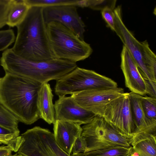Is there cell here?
<instances>
[{
    "label": "cell",
    "mask_w": 156,
    "mask_h": 156,
    "mask_svg": "<svg viewBox=\"0 0 156 156\" xmlns=\"http://www.w3.org/2000/svg\"><path fill=\"white\" fill-rule=\"evenodd\" d=\"M42 84L8 73L0 78V102L20 121L33 124L40 119L37 107Z\"/></svg>",
    "instance_id": "6da1fadb"
},
{
    "label": "cell",
    "mask_w": 156,
    "mask_h": 156,
    "mask_svg": "<svg viewBox=\"0 0 156 156\" xmlns=\"http://www.w3.org/2000/svg\"><path fill=\"white\" fill-rule=\"evenodd\" d=\"M16 27L17 35L11 48L16 54L33 61L53 58L49 44L42 7H30L25 17Z\"/></svg>",
    "instance_id": "7a4b0ae2"
},
{
    "label": "cell",
    "mask_w": 156,
    "mask_h": 156,
    "mask_svg": "<svg viewBox=\"0 0 156 156\" xmlns=\"http://www.w3.org/2000/svg\"><path fill=\"white\" fill-rule=\"evenodd\" d=\"M1 66L5 73L27 78L42 84L58 80L77 67L76 63L53 58L42 61H33L16 54L11 48L2 53Z\"/></svg>",
    "instance_id": "3957f363"
},
{
    "label": "cell",
    "mask_w": 156,
    "mask_h": 156,
    "mask_svg": "<svg viewBox=\"0 0 156 156\" xmlns=\"http://www.w3.org/2000/svg\"><path fill=\"white\" fill-rule=\"evenodd\" d=\"M50 51L53 58L76 63L89 57L93 50L90 44L61 24H46Z\"/></svg>",
    "instance_id": "277c9868"
},
{
    "label": "cell",
    "mask_w": 156,
    "mask_h": 156,
    "mask_svg": "<svg viewBox=\"0 0 156 156\" xmlns=\"http://www.w3.org/2000/svg\"><path fill=\"white\" fill-rule=\"evenodd\" d=\"M114 12V32L134 60L144 79L156 82V55L147 41H138L126 27L122 19L121 5L115 8Z\"/></svg>",
    "instance_id": "5b68a950"
},
{
    "label": "cell",
    "mask_w": 156,
    "mask_h": 156,
    "mask_svg": "<svg viewBox=\"0 0 156 156\" xmlns=\"http://www.w3.org/2000/svg\"><path fill=\"white\" fill-rule=\"evenodd\" d=\"M117 83L95 71L77 67L56 80L55 92L58 97L83 91L117 88Z\"/></svg>",
    "instance_id": "8992f818"
},
{
    "label": "cell",
    "mask_w": 156,
    "mask_h": 156,
    "mask_svg": "<svg viewBox=\"0 0 156 156\" xmlns=\"http://www.w3.org/2000/svg\"><path fill=\"white\" fill-rule=\"evenodd\" d=\"M82 128L81 136L86 144L84 153L116 146H131L130 139L122 136L98 115Z\"/></svg>",
    "instance_id": "52a82bcc"
},
{
    "label": "cell",
    "mask_w": 156,
    "mask_h": 156,
    "mask_svg": "<svg viewBox=\"0 0 156 156\" xmlns=\"http://www.w3.org/2000/svg\"><path fill=\"white\" fill-rule=\"evenodd\" d=\"M98 116L102 117L124 137L131 139L135 134L136 127L133 118L129 93L111 101L101 111Z\"/></svg>",
    "instance_id": "ba28073f"
},
{
    "label": "cell",
    "mask_w": 156,
    "mask_h": 156,
    "mask_svg": "<svg viewBox=\"0 0 156 156\" xmlns=\"http://www.w3.org/2000/svg\"><path fill=\"white\" fill-rule=\"evenodd\" d=\"M76 6L62 5L42 8L46 24L51 22L59 23L84 40L85 25L79 16Z\"/></svg>",
    "instance_id": "9c48e42d"
},
{
    "label": "cell",
    "mask_w": 156,
    "mask_h": 156,
    "mask_svg": "<svg viewBox=\"0 0 156 156\" xmlns=\"http://www.w3.org/2000/svg\"><path fill=\"white\" fill-rule=\"evenodd\" d=\"M124 93L123 88L117 87L86 90L73 93L70 96L81 107L98 115L105 106Z\"/></svg>",
    "instance_id": "30bf717a"
},
{
    "label": "cell",
    "mask_w": 156,
    "mask_h": 156,
    "mask_svg": "<svg viewBox=\"0 0 156 156\" xmlns=\"http://www.w3.org/2000/svg\"><path fill=\"white\" fill-rule=\"evenodd\" d=\"M58 97L54 104L55 120L80 125L89 123L97 115L79 105L71 96Z\"/></svg>",
    "instance_id": "8fae6325"
},
{
    "label": "cell",
    "mask_w": 156,
    "mask_h": 156,
    "mask_svg": "<svg viewBox=\"0 0 156 156\" xmlns=\"http://www.w3.org/2000/svg\"><path fill=\"white\" fill-rule=\"evenodd\" d=\"M121 68L125 85L131 92L143 96L147 94L145 80L140 73L131 55L124 45L121 54Z\"/></svg>",
    "instance_id": "7c38bea8"
},
{
    "label": "cell",
    "mask_w": 156,
    "mask_h": 156,
    "mask_svg": "<svg viewBox=\"0 0 156 156\" xmlns=\"http://www.w3.org/2000/svg\"><path fill=\"white\" fill-rule=\"evenodd\" d=\"M53 124V134L56 143L70 155L75 140L81 136L82 127L77 123L58 120H55Z\"/></svg>",
    "instance_id": "4fadbf2b"
},
{
    "label": "cell",
    "mask_w": 156,
    "mask_h": 156,
    "mask_svg": "<svg viewBox=\"0 0 156 156\" xmlns=\"http://www.w3.org/2000/svg\"><path fill=\"white\" fill-rule=\"evenodd\" d=\"M20 137L18 154L23 156H49L41 143L36 126L27 130Z\"/></svg>",
    "instance_id": "5bb4252c"
},
{
    "label": "cell",
    "mask_w": 156,
    "mask_h": 156,
    "mask_svg": "<svg viewBox=\"0 0 156 156\" xmlns=\"http://www.w3.org/2000/svg\"><path fill=\"white\" fill-rule=\"evenodd\" d=\"M156 136L143 132L134 134L130 139L132 150L129 156H156Z\"/></svg>",
    "instance_id": "9a60e30c"
},
{
    "label": "cell",
    "mask_w": 156,
    "mask_h": 156,
    "mask_svg": "<svg viewBox=\"0 0 156 156\" xmlns=\"http://www.w3.org/2000/svg\"><path fill=\"white\" fill-rule=\"evenodd\" d=\"M132 115L136 127L135 134L145 132L156 136V125L150 122L146 117L141 102V95L129 93Z\"/></svg>",
    "instance_id": "2e32d148"
},
{
    "label": "cell",
    "mask_w": 156,
    "mask_h": 156,
    "mask_svg": "<svg viewBox=\"0 0 156 156\" xmlns=\"http://www.w3.org/2000/svg\"><path fill=\"white\" fill-rule=\"evenodd\" d=\"M53 97L50 84H42L39 93L38 109L40 118L49 124H54L55 120Z\"/></svg>",
    "instance_id": "e0dca14e"
},
{
    "label": "cell",
    "mask_w": 156,
    "mask_h": 156,
    "mask_svg": "<svg viewBox=\"0 0 156 156\" xmlns=\"http://www.w3.org/2000/svg\"><path fill=\"white\" fill-rule=\"evenodd\" d=\"M36 127L41 143L49 156H70L57 145L53 133L48 129L40 126Z\"/></svg>",
    "instance_id": "ac0fdd59"
},
{
    "label": "cell",
    "mask_w": 156,
    "mask_h": 156,
    "mask_svg": "<svg viewBox=\"0 0 156 156\" xmlns=\"http://www.w3.org/2000/svg\"><path fill=\"white\" fill-rule=\"evenodd\" d=\"M29 8L24 0H14L9 12L6 25L16 27L23 20Z\"/></svg>",
    "instance_id": "d6986e66"
},
{
    "label": "cell",
    "mask_w": 156,
    "mask_h": 156,
    "mask_svg": "<svg viewBox=\"0 0 156 156\" xmlns=\"http://www.w3.org/2000/svg\"><path fill=\"white\" fill-rule=\"evenodd\" d=\"M29 6L42 8L62 5H72L82 8L83 0H24Z\"/></svg>",
    "instance_id": "ffe728a7"
},
{
    "label": "cell",
    "mask_w": 156,
    "mask_h": 156,
    "mask_svg": "<svg viewBox=\"0 0 156 156\" xmlns=\"http://www.w3.org/2000/svg\"><path fill=\"white\" fill-rule=\"evenodd\" d=\"M132 147L116 146L84 153L85 156H129Z\"/></svg>",
    "instance_id": "44dd1931"
},
{
    "label": "cell",
    "mask_w": 156,
    "mask_h": 156,
    "mask_svg": "<svg viewBox=\"0 0 156 156\" xmlns=\"http://www.w3.org/2000/svg\"><path fill=\"white\" fill-rule=\"evenodd\" d=\"M142 107L147 119L156 125V98L150 96H140Z\"/></svg>",
    "instance_id": "7402d4cb"
},
{
    "label": "cell",
    "mask_w": 156,
    "mask_h": 156,
    "mask_svg": "<svg viewBox=\"0 0 156 156\" xmlns=\"http://www.w3.org/2000/svg\"><path fill=\"white\" fill-rule=\"evenodd\" d=\"M17 118L0 102V125L10 130L20 132Z\"/></svg>",
    "instance_id": "603a6c76"
},
{
    "label": "cell",
    "mask_w": 156,
    "mask_h": 156,
    "mask_svg": "<svg viewBox=\"0 0 156 156\" xmlns=\"http://www.w3.org/2000/svg\"><path fill=\"white\" fill-rule=\"evenodd\" d=\"M15 36L12 29L0 30V51L5 50L15 41Z\"/></svg>",
    "instance_id": "cb8c5ba5"
},
{
    "label": "cell",
    "mask_w": 156,
    "mask_h": 156,
    "mask_svg": "<svg viewBox=\"0 0 156 156\" xmlns=\"http://www.w3.org/2000/svg\"><path fill=\"white\" fill-rule=\"evenodd\" d=\"M116 0H85V7L94 10H101L106 6L115 8Z\"/></svg>",
    "instance_id": "d4e9b609"
},
{
    "label": "cell",
    "mask_w": 156,
    "mask_h": 156,
    "mask_svg": "<svg viewBox=\"0 0 156 156\" xmlns=\"http://www.w3.org/2000/svg\"><path fill=\"white\" fill-rule=\"evenodd\" d=\"M14 0H0V29L7 24L10 7Z\"/></svg>",
    "instance_id": "484cf974"
},
{
    "label": "cell",
    "mask_w": 156,
    "mask_h": 156,
    "mask_svg": "<svg viewBox=\"0 0 156 156\" xmlns=\"http://www.w3.org/2000/svg\"><path fill=\"white\" fill-rule=\"evenodd\" d=\"M114 9L106 6L101 10V14L108 27L114 31Z\"/></svg>",
    "instance_id": "4316f807"
},
{
    "label": "cell",
    "mask_w": 156,
    "mask_h": 156,
    "mask_svg": "<svg viewBox=\"0 0 156 156\" xmlns=\"http://www.w3.org/2000/svg\"><path fill=\"white\" fill-rule=\"evenodd\" d=\"M20 132H16L10 130L0 125V136L12 141L18 145L20 139Z\"/></svg>",
    "instance_id": "83f0119b"
},
{
    "label": "cell",
    "mask_w": 156,
    "mask_h": 156,
    "mask_svg": "<svg viewBox=\"0 0 156 156\" xmlns=\"http://www.w3.org/2000/svg\"><path fill=\"white\" fill-rule=\"evenodd\" d=\"M86 149V142L81 136L75 140L72 148L71 153L73 154L84 153Z\"/></svg>",
    "instance_id": "f1b7e54d"
},
{
    "label": "cell",
    "mask_w": 156,
    "mask_h": 156,
    "mask_svg": "<svg viewBox=\"0 0 156 156\" xmlns=\"http://www.w3.org/2000/svg\"><path fill=\"white\" fill-rule=\"evenodd\" d=\"M147 94L149 96L156 98V82L145 80Z\"/></svg>",
    "instance_id": "f546056e"
},
{
    "label": "cell",
    "mask_w": 156,
    "mask_h": 156,
    "mask_svg": "<svg viewBox=\"0 0 156 156\" xmlns=\"http://www.w3.org/2000/svg\"><path fill=\"white\" fill-rule=\"evenodd\" d=\"M12 151L11 148L7 145L0 146V156H10Z\"/></svg>",
    "instance_id": "4dcf8cb0"
},
{
    "label": "cell",
    "mask_w": 156,
    "mask_h": 156,
    "mask_svg": "<svg viewBox=\"0 0 156 156\" xmlns=\"http://www.w3.org/2000/svg\"><path fill=\"white\" fill-rule=\"evenodd\" d=\"M10 143V141L9 140L0 136V144H3L6 145H9Z\"/></svg>",
    "instance_id": "1f68e13d"
},
{
    "label": "cell",
    "mask_w": 156,
    "mask_h": 156,
    "mask_svg": "<svg viewBox=\"0 0 156 156\" xmlns=\"http://www.w3.org/2000/svg\"><path fill=\"white\" fill-rule=\"evenodd\" d=\"M70 156H85L83 154V153H80L77 154H70Z\"/></svg>",
    "instance_id": "d6a6232c"
},
{
    "label": "cell",
    "mask_w": 156,
    "mask_h": 156,
    "mask_svg": "<svg viewBox=\"0 0 156 156\" xmlns=\"http://www.w3.org/2000/svg\"><path fill=\"white\" fill-rule=\"evenodd\" d=\"M10 156H23L17 153H16L14 154H13V155L12 154Z\"/></svg>",
    "instance_id": "836d02e7"
}]
</instances>
